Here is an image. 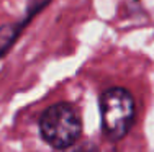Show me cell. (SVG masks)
<instances>
[{
  "mask_svg": "<svg viewBox=\"0 0 154 152\" xmlns=\"http://www.w3.org/2000/svg\"><path fill=\"white\" fill-rule=\"evenodd\" d=\"M102 129L112 141L128 134L134 119V100L128 90L113 87L103 92L100 100Z\"/></svg>",
  "mask_w": 154,
  "mask_h": 152,
  "instance_id": "obj_1",
  "label": "cell"
},
{
  "mask_svg": "<svg viewBox=\"0 0 154 152\" xmlns=\"http://www.w3.org/2000/svg\"><path fill=\"white\" fill-rule=\"evenodd\" d=\"M43 139L56 149L74 144L80 137L82 123L77 111L67 103H57L43 113L39 119Z\"/></svg>",
  "mask_w": 154,
  "mask_h": 152,
  "instance_id": "obj_2",
  "label": "cell"
},
{
  "mask_svg": "<svg viewBox=\"0 0 154 152\" xmlns=\"http://www.w3.org/2000/svg\"><path fill=\"white\" fill-rule=\"evenodd\" d=\"M56 152H98V147L94 142L89 141H82V142H75L71 144L67 147H62V149H56Z\"/></svg>",
  "mask_w": 154,
  "mask_h": 152,
  "instance_id": "obj_3",
  "label": "cell"
}]
</instances>
